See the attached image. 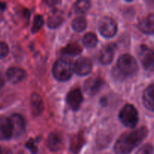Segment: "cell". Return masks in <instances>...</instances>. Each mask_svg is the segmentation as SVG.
<instances>
[{"label": "cell", "instance_id": "6da1fadb", "mask_svg": "<svg viewBox=\"0 0 154 154\" xmlns=\"http://www.w3.org/2000/svg\"><path fill=\"white\" fill-rule=\"evenodd\" d=\"M147 135L148 129L145 126L123 134L114 144V152L116 154H129L145 139Z\"/></svg>", "mask_w": 154, "mask_h": 154}, {"label": "cell", "instance_id": "7a4b0ae2", "mask_svg": "<svg viewBox=\"0 0 154 154\" xmlns=\"http://www.w3.org/2000/svg\"><path fill=\"white\" fill-rule=\"evenodd\" d=\"M138 71L137 61L130 54L120 56L117 63V67L113 70V74L117 79H125L127 77L135 75Z\"/></svg>", "mask_w": 154, "mask_h": 154}, {"label": "cell", "instance_id": "3957f363", "mask_svg": "<svg viewBox=\"0 0 154 154\" xmlns=\"http://www.w3.org/2000/svg\"><path fill=\"white\" fill-rule=\"evenodd\" d=\"M74 72V64L67 59H59L54 63L52 73L59 81H66L71 78Z\"/></svg>", "mask_w": 154, "mask_h": 154}, {"label": "cell", "instance_id": "277c9868", "mask_svg": "<svg viewBox=\"0 0 154 154\" xmlns=\"http://www.w3.org/2000/svg\"><path fill=\"white\" fill-rule=\"evenodd\" d=\"M120 122L128 128L133 129L138 123V112L134 105L126 104L119 113Z\"/></svg>", "mask_w": 154, "mask_h": 154}, {"label": "cell", "instance_id": "5b68a950", "mask_svg": "<svg viewBox=\"0 0 154 154\" xmlns=\"http://www.w3.org/2000/svg\"><path fill=\"white\" fill-rule=\"evenodd\" d=\"M99 31L105 38H112L117 32V23L110 17H104L99 23Z\"/></svg>", "mask_w": 154, "mask_h": 154}, {"label": "cell", "instance_id": "8992f818", "mask_svg": "<svg viewBox=\"0 0 154 154\" xmlns=\"http://www.w3.org/2000/svg\"><path fill=\"white\" fill-rule=\"evenodd\" d=\"M104 85H105V81L100 77L90 78L84 83V90L87 94L90 96H94L102 90Z\"/></svg>", "mask_w": 154, "mask_h": 154}, {"label": "cell", "instance_id": "52a82bcc", "mask_svg": "<svg viewBox=\"0 0 154 154\" xmlns=\"http://www.w3.org/2000/svg\"><path fill=\"white\" fill-rule=\"evenodd\" d=\"M140 60L144 69L149 72H153L154 67V54L153 50L142 45L139 54Z\"/></svg>", "mask_w": 154, "mask_h": 154}, {"label": "cell", "instance_id": "ba28073f", "mask_svg": "<svg viewBox=\"0 0 154 154\" xmlns=\"http://www.w3.org/2000/svg\"><path fill=\"white\" fill-rule=\"evenodd\" d=\"M93 70V63L87 57L78 59L74 64V72L79 76H85Z\"/></svg>", "mask_w": 154, "mask_h": 154}, {"label": "cell", "instance_id": "9c48e42d", "mask_svg": "<svg viewBox=\"0 0 154 154\" xmlns=\"http://www.w3.org/2000/svg\"><path fill=\"white\" fill-rule=\"evenodd\" d=\"M82 93L79 88H75L69 92L66 96V102L73 111H78L83 102Z\"/></svg>", "mask_w": 154, "mask_h": 154}, {"label": "cell", "instance_id": "30bf717a", "mask_svg": "<svg viewBox=\"0 0 154 154\" xmlns=\"http://www.w3.org/2000/svg\"><path fill=\"white\" fill-rule=\"evenodd\" d=\"M13 126V136L18 138L24 133L26 129V121L23 116L14 114L10 117Z\"/></svg>", "mask_w": 154, "mask_h": 154}, {"label": "cell", "instance_id": "8fae6325", "mask_svg": "<svg viewBox=\"0 0 154 154\" xmlns=\"http://www.w3.org/2000/svg\"><path fill=\"white\" fill-rule=\"evenodd\" d=\"M13 137V126L10 118L0 117V140H9Z\"/></svg>", "mask_w": 154, "mask_h": 154}, {"label": "cell", "instance_id": "7c38bea8", "mask_svg": "<svg viewBox=\"0 0 154 154\" xmlns=\"http://www.w3.org/2000/svg\"><path fill=\"white\" fill-rule=\"evenodd\" d=\"M47 145L51 151L57 152L61 150L63 145V139L61 134L57 132H51L48 136Z\"/></svg>", "mask_w": 154, "mask_h": 154}, {"label": "cell", "instance_id": "4fadbf2b", "mask_svg": "<svg viewBox=\"0 0 154 154\" xmlns=\"http://www.w3.org/2000/svg\"><path fill=\"white\" fill-rule=\"evenodd\" d=\"M6 75L8 81L12 84H18L26 78V73L20 67H11L8 69Z\"/></svg>", "mask_w": 154, "mask_h": 154}, {"label": "cell", "instance_id": "5bb4252c", "mask_svg": "<svg viewBox=\"0 0 154 154\" xmlns=\"http://www.w3.org/2000/svg\"><path fill=\"white\" fill-rule=\"evenodd\" d=\"M116 47L114 45H108L105 46L99 53V61L103 65H108L112 62L114 56Z\"/></svg>", "mask_w": 154, "mask_h": 154}, {"label": "cell", "instance_id": "9a60e30c", "mask_svg": "<svg viewBox=\"0 0 154 154\" xmlns=\"http://www.w3.org/2000/svg\"><path fill=\"white\" fill-rule=\"evenodd\" d=\"M138 28L145 34L152 35L154 32V15L150 14L143 18L138 23Z\"/></svg>", "mask_w": 154, "mask_h": 154}, {"label": "cell", "instance_id": "2e32d148", "mask_svg": "<svg viewBox=\"0 0 154 154\" xmlns=\"http://www.w3.org/2000/svg\"><path fill=\"white\" fill-rule=\"evenodd\" d=\"M143 103L145 108L150 111L154 110V84H150L145 89L143 94Z\"/></svg>", "mask_w": 154, "mask_h": 154}, {"label": "cell", "instance_id": "e0dca14e", "mask_svg": "<svg viewBox=\"0 0 154 154\" xmlns=\"http://www.w3.org/2000/svg\"><path fill=\"white\" fill-rule=\"evenodd\" d=\"M45 105L41 96L37 93L32 94L31 97V110L34 116L40 115L44 111Z\"/></svg>", "mask_w": 154, "mask_h": 154}, {"label": "cell", "instance_id": "ac0fdd59", "mask_svg": "<svg viewBox=\"0 0 154 154\" xmlns=\"http://www.w3.org/2000/svg\"><path fill=\"white\" fill-rule=\"evenodd\" d=\"M61 52L64 55L77 56L82 52V48L76 42H72L64 47L62 49Z\"/></svg>", "mask_w": 154, "mask_h": 154}, {"label": "cell", "instance_id": "d6986e66", "mask_svg": "<svg viewBox=\"0 0 154 154\" xmlns=\"http://www.w3.org/2000/svg\"><path fill=\"white\" fill-rule=\"evenodd\" d=\"M72 26L75 31L81 32L87 28V20L84 17H78L73 20L72 23Z\"/></svg>", "mask_w": 154, "mask_h": 154}, {"label": "cell", "instance_id": "ffe728a7", "mask_svg": "<svg viewBox=\"0 0 154 154\" xmlns=\"http://www.w3.org/2000/svg\"><path fill=\"white\" fill-rule=\"evenodd\" d=\"M98 43L97 36L93 32H88L84 35L83 38V44L87 48H93Z\"/></svg>", "mask_w": 154, "mask_h": 154}, {"label": "cell", "instance_id": "44dd1931", "mask_svg": "<svg viewBox=\"0 0 154 154\" xmlns=\"http://www.w3.org/2000/svg\"><path fill=\"white\" fill-rule=\"evenodd\" d=\"M90 6H91V3L90 1L81 0V1H78L75 2L74 9L75 12L78 14H85L90 8Z\"/></svg>", "mask_w": 154, "mask_h": 154}, {"label": "cell", "instance_id": "7402d4cb", "mask_svg": "<svg viewBox=\"0 0 154 154\" xmlns=\"http://www.w3.org/2000/svg\"><path fill=\"white\" fill-rule=\"evenodd\" d=\"M63 19L58 14H54L49 17L48 20V26L51 29L58 28L63 23Z\"/></svg>", "mask_w": 154, "mask_h": 154}, {"label": "cell", "instance_id": "603a6c76", "mask_svg": "<svg viewBox=\"0 0 154 154\" xmlns=\"http://www.w3.org/2000/svg\"><path fill=\"white\" fill-rule=\"evenodd\" d=\"M44 23H45V20H44L43 17L40 14L36 15L34 18V20H33V24L32 26V32L33 33L38 32L42 28Z\"/></svg>", "mask_w": 154, "mask_h": 154}, {"label": "cell", "instance_id": "cb8c5ba5", "mask_svg": "<svg viewBox=\"0 0 154 154\" xmlns=\"http://www.w3.org/2000/svg\"><path fill=\"white\" fill-rule=\"evenodd\" d=\"M76 137L77 138H74L72 143V150H74V151L79 150L83 144V142H81V141L83 140V137L80 136V135H77Z\"/></svg>", "mask_w": 154, "mask_h": 154}, {"label": "cell", "instance_id": "d4e9b609", "mask_svg": "<svg viewBox=\"0 0 154 154\" xmlns=\"http://www.w3.org/2000/svg\"><path fill=\"white\" fill-rule=\"evenodd\" d=\"M136 154H153V146L150 144H146L138 150Z\"/></svg>", "mask_w": 154, "mask_h": 154}, {"label": "cell", "instance_id": "484cf974", "mask_svg": "<svg viewBox=\"0 0 154 154\" xmlns=\"http://www.w3.org/2000/svg\"><path fill=\"white\" fill-rule=\"evenodd\" d=\"M9 48L5 42H0V59H3L8 54Z\"/></svg>", "mask_w": 154, "mask_h": 154}, {"label": "cell", "instance_id": "4316f807", "mask_svg": "<svg viewBox=\"0 0 154 154\" xmlns=\"http://www.w3.org/2000/svg\"><path fill=\"white\" fill-rule=\"evenodd\" d=\"M26 146L27 148H28L29 150L32 152V153H33V154L37 153L38 147H37V144H35V140L30 139L29 141L26 143Z\"/></svg>", "mask_w": 154, "mask_h": 154}, {"label": "cell", "instance_id": "83f0119b", "mask_svg": "<svg viewBox=\"0 0 154 154\" xmlns=\"http://www.w3.org/2000/svg\"><path fill=\"white\" fill-rule=\"evenodd\" d=\"M4 84H5L4 77H3V75L0 73V90L2 88V87L4 86Z\"/></svg>", "mask_w": 154, "mask_h": 154}, {"label": "cell", "instance_id": "f1b7e54d", "mask_svg": "<svg viewBox=\"0 0 154 154\" xmlns=\"http://www.w3.org/2000/svg\"><path fill=\"white\" fill-rule=\"evenodd\" d=\"M2 154H13V153H12V152L10 150H8V149H5V150H3Z\"/></svg>", "mask_w": 154, "mask_h": 154}, {"label": "cell", "instance_id": "f546056e", "mask_svg": "<svg viewBox=\"0 0 154 154\" xmlns=\"http://www.w3.org/2000/svg\"><path fill=\"white\" fill-rule=\"evenodd\" d=\"M0 9L1 10H5V5L2 2H0Z\"/></svg>", "mask_w": 154, "mask_h": 154}, {"label": "cell", "instance_id": "4dcf8cb0", "mask_svg": "<svg viewBox=\"0 0 154 154\" xmlns=\"http://www.w3.org/2000/svg\"><path fill=\"white\" fill-rule=\"evenodd\" d=\"M2 153H3V150L0 147V154H2Z\"/></svg>", "mask_w": 154, "mask_h": 154}]
</instances>
